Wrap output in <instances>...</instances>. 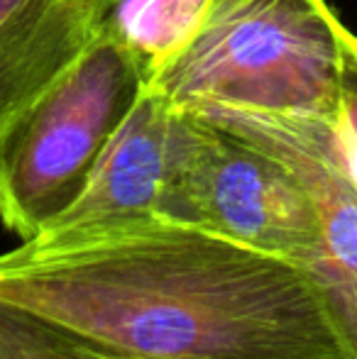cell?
Instances as JSON below:
<instances>
[{
  "label": "cell",
  "mask_w": 357,
  "mask_h": 359,
  "mask_svg": "<svg viewBox=\"0 0 357 359\" xmlns=\"http://www.w3.org/2000/svg\"><path fill=\"white\" fill-rule=\"evenodd\" d=\"M0 303L113 359H355L314 271L164 215L20 242Z\"/></svg>",
  "instance_id": "obj_1"
},
{
  "label": "cell",
  "mask_w": 357,
  "mask_h": 359,
  "mask_svg": "<svg viewBox=\"0 0 357 359\" xmlns=\"http://www.w3.org/2000/svg\"><path fill=\"white\" fill-rule=\"evenodd\" d=\"M357 37L328 0H208L191 37L147 74L181 113L233 108L333 120Z\"/></svg>",
  "instance_id": "obj_2"
},
{
  "label": "cell",
  "mask_w": 357,
  "mask_h": 359,
  "mask_svg": "<svg viewBox=\"0 0 357 359\" xmlns=\"http://www.w3.org/2000/svg\"><path fill=\"white\" fill-rule=\"evenodd\" d=\"M147 90V67L115 18L0 147V222L20 242L47 230L93 176Z\"/></svg>",
  "instance_id": "obj_3"
},
{
  "label": "cell",
  "mask_w": 357,
  "mask_h": 359,
  "mask_svg": "<svg viewBox=\"0 0 357 359\" xmlns=\"http://www.w3.org/2000/svg\"><path fill=\"white\" fill-rule=\"evenodd\" d=\"M157 215L284 257L314 274L321 262L318 213L289 166L194 113L179 118Z\"/></svg>",
  "instance_id": "obj_4"
},
{
  "label": "cell",
  "mask_w": 357,
  "mask_h": 359,
  "mask_svg": "<svg viewBox=\"0 0 357 359\" xmlns=\"http://www.w3.org/2000/svg\"><path fill=\"white\" fill-rule=\"evenodd\" d=\"M191 113L276 156L306 189L321 222L316 276L333 298L357 359V181L340 156L333 125L321 118L233 108H201Z\"/></svg>",
  "instance_id": "obj_5"
},
{
  "label": "cell",
  "mask_w": 357,
  "mask_h": 359,
  "mask_svg": "<svg viewBox=\"0 0 357 359\" xmlns=\"http://www.w3.org/2000/svg\"><path fill=\"white\" fill-rule=\"evenodd\" d=\"M118 0H0V147L81 59Z\"/></svg>",
  "instance_id": "obj_6"
},
{
  "label": "cell",
  "mask_w": 357,
  "mask_h": 359,
  "mask_svg": "<svg viewBox=\"0 0 357 359\" xmlns=\"http://www.w3.org/2000/svg\"><path fill=\"white\" fill-rule=\"evenodd\" d=\"M181 113L154 90L140 103L103 151L83 194L37 237L93 230L157 215L172 169Z\"/></svg>",
  "instance_id": "obj_7"
},
{
  "label": "cell",
  "mask_w": 357,
  "mask_h": 359,
  "mask_svg": "<svg viewBox=\"0 0 357 359\" xmlns=\"http://www.w3.org/2000/svg\"><path fill=\"white\" fill-rule=\"evenodd\" d=\"M206 8L208 0H118L113 18L149 74L191 37Z\"/></svg>",
  "instance_id": "obj_8"
},
{
  "label": "cell",
  "mask_w": 357,
  "mask_h": 359,
  "mask_svg": "<svg viewBox=\"0 0 357 359\" xmlns=\"http://www.w3.org/2000/svg\"><path fill=\"white\" fill-rule=\"evenodd\" d=\"M0 359H113L49 323L0 303Z\"/></svg>",
  "instance_id": "obj_9"
},
{
  "label": "cell",
  "mask_w": 357,
  "mask_h": 359,
  "mask_svg": "<svg viewBox=\"0 0 357 359\" xmlns=\"http://www.w3.org/2000/svg\"><path fill=\"white\" fill-rule=\"evenodd\" d=\"M345 81H348V76H345ZM330 125H333L335 140H338L340 156H343L350 176L357 181V88L350 81L345 86L340 108L335 118L330 120Z\"/></svg>",
  "instance_id": "obj_10"
},
{
  "label": "cell",
  "mask_w": 357,
  "mask_h": 359,
  "mask_svg": "<svg viewBox=\"0 0 357 359\" xmlns=\"http://www.w3.org/2000/svg\"><path fill=\"white\" fill-rule=\"evenodd\" d=\"M348 81L357 88V44H355V49L350 52V59H348Z\"/></svg>",
  "instance_id": "obj_11"
}]
</instances>
